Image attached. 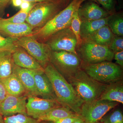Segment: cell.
<instances>
[{"label": "cell", "instance_id": "cell-24", "mask_svg": "<svg viewBox=\"0 0 123 123\" xmlns=\"http://www.w3.org/2000/svg\"><path fill=\"white\" fill-rule=\"evenodd\" d=\"M107 25L114 35L123 36V14L115 12L112 14L110 16Z\"/></svg>", "mask_w": 123, "mask_h": 123}, {"label": "cell", "instance_id": "cell-28", "mask_svg": "<svg viewBox=\"0 0 123 123\" xmlns=\"http://www.w3.org/2000/svg\"><path fill=\"white\" fill-rule=\"evenodd\" d=\"M103 123H123V112L119 109H116L100 120Z\"/></svg>", "mask_w": 123, "mask_h": 123}, {"label": "cell", "instance_id": "cell-27", "mask_svg": "<svg viewBox=\"0 0 123 123\" xmlns=\"http://www.w3.org/2000/svg\"><path fill=\"white\" fill-rule=\"evenodd\" d=\"M78 10L75 11L74 13L70 26V29L76 37L77 47L79 46L82 42V40L80 36V30L81 22L78 15Z\"/></svg>", "mask_w": 123, "mask_h": 123}, {"label": "cell", "instance_id": "cell-32", "mask_svg": "<svg viewBox=\"0 0 123 123\" xmlns=\"http://www.w3.org/2000/svg\"><path fill=\"white\" fill-rule=\"evenodd\" d=\"M114 59L116 63L122 68L123 67V51L114 53Z\"/></svg>", "mask_w": 123, "mask_h": 123}, {"label": "cell", "instance_id": "cell-12", "mask_svg": "<svg viewBox=\"0 0 123 123\" xmlns=\"http://www.w3.org/2000/svg\"><path fill=\"white\" fill-rule=\"evenodd\" d=\"M26 99V97L22 95L18 96L8 95L4 99L0 102V114L4 117L12 116L16 114L27 115Z\"/></svg>", "mask_w": 123, "mask_h": 123}, {"label": "cell", "instance_id": "cell-8", "mask_svg": "<svg viewBox=\"0 0 123 123\" xmlns=\"http://www.w3.org/2000/svg\"><path fill=\"white\" fill-rule=\"evenodd\" d=\"M118 104L116 102L99 99L84 102L81 108L79 116L85 123H97Z\"/></svg>", "mask_w": 123, "mask_h": 123}, {"label": "cell", "instance_id": "cell-15", "mask_svg": "<svg viewBox=\"0 0 123 123\" xmlns=\"http://www.w3.org/2000/svg\"><path fill=\"white\" fill-rule=\"evenodd\" d=\"M36 89L39 96L45 99L56 100L50 81L44 69L33 70Z\"/></svg>", "mask_w": 123, "mask_h": 123}, {"label": "cell", "instance_id": "cell-11", "mask_svg": "<svg viewBox=\"0 0 123 123\" xmlns=\"http://www.w3.org/2000/svg\"><path fill=\"white\" fill-rule=\"evenodd\" d=\"M60 105L55 99L41 98L36 96L29 95L26 104L27 115L38 119L40 117L53 108Z\"/></svg>", "mask_w": 123, "mask_h": 123}, {"label": "cell", "instance_id": "cell-42", "mask_svg": "<svg viewBox=\"0 0 123 123\" xmlns=\"http://www.w3.org/2000/svg\"><path fill=\"white\" fill-rule=\"evenodd\" d=\"M101 123V122H98V123Z\"/></svg>", "mask_w": 123, "mask_h": 123}, {"label": "cell", "instance_id": "cell-13", "mask_svg": "<svg viewBox=\"0 0 123 123\" xmlns=\"http://www.w3.org/2000/svg\"><path fill=\"white\" fill-rule=\"evenodd\" d=\"M86 1L82 4L78 10L81 22L105 18L114 13L106 11L94 1Z\"/></svg>", "mask_w": 123, "mask_h": 123}, {"label": "cell", "instance_id": "cell-2", "mask_svg": "<svg viewBox=\"0 0 123 123\" xmlns=\"http://www.w3.org/2000/svg\"><path fill=\"white\" fill-rule=\"evenodd\" d=\"M86 0H73L63 9L31 35L46 41L60 31L70 27L74 12Z\"/></svg>", "mask_w": 123, "mask_h": 123}, {"label": "cell", "instance_id": "cell-14", "mask_svg": "<svg viewBox=\"0 0 123 123\" xmlns=\"http://www.w3.org/2000/svg\"><path fill=\"white\" fill-rule=\"evenodd\" d=\"M33 29L26 22L15 24L0 20V35L7 37L18 38L31 35Z\"/></svg>", "mask_w": 123, "mask_h": 123}, {"label": "cell", "instance_id": "cell-25", "mask_svg": "<svg viewBox=\"0 0 123 123\" xmlns=\"http://www.w3.org/2000/svg\"><path fill=\"white\" fill-rule=\"evenodd\" d=\"M27 115L18 114L4 118V123H41L37 119L27 116Z\"/></svg>", "mask_w": 123, "mask_h": 123}, {"label": "cell", "instance_id": "cell-43", "mask_svg": "<svg viewBox=\"0 0 123 123\" xmlns=\"http://www.w3.org/2000/svg\"><path fill=\"white\" fill-rule=\"evenodd\" d=\"M1 19V18H0V20Z\"/></svg>", "mask_w": 123, "mask_h": 123}, {"label": "cell", "instance_id": "cell-30", "mask_svg": "<svg viewBox=\"0 0 123 123\" xmlns=\"http://www.w3.org/2000/svg\"><path fill=\"white\" fill-rule=\"evenodd\" d=\"M108 47L114 53L123 51V36L115 35Z\"/></svg>", "mask_w": 123, "mask_h": 123}, {"label": "cell", "instance_id": "cell-26", "mask_svg": "<svg viewBox=\"0 0 123 123\" xmlns=\"http://www.w3.org/2000/svg\"><path fill=\"white\" fill-rule=\"evenodd\" d=\"M18 38H5L0 35V51H8L13 53L18 47L16 44Z\"/></svg>", "mask_w": 123, "mask_h": 123}, {"label": "cell", "instance_id": "cell-5", "mask_svg": "<svg viewBox=\"0 0 123 123\" xmlns=\"http://www.w3.org/2000/svg\"><path fill=\"white\" fill-rule=\"evenodd\" d=\"M61 2L40 3L29 12L25 21L32 28L42 27L65 8Z\"/></svg>", "mask_w": 123, "mask_h": 123}, {"label": "cell", "instance_id": "cell-19", "mask_svg": "<svg viewBox=\"0 0 123 123\" xmlns=\"http://www.w3.org/2000/svg\"><path fill=\"white\" fill-rule=\"evenodd\" d=\"M72 117L80 116L68 107L59 106L49 110L40 117L37 120L40 121H50L53 122L66 117Z\"/></svg>", "mask_w": 123, "mask_h": 123}, {"label": "cell", "instance_id": "cell-41", "mask_svg": "<svg viewBox=\"0 0 123 123\" xmlns=\"http://www.w3.org/2000/svg\"><path fill=\"white\" fill-rule=\"evenodd\" d=\"M0 123H4V118L0 114Z\"/></svg>", "mask_w": 123, "mask_h": 123}, {"label": "cell", "instance_id": "cell-16", "mask_svg": "<svg viewBox=\"0 0 123 123\" xmlns=\"http://www.w3.org/2000/svg\"><path fill=\"white\" fill-rule=\"evenodd\" d=\"M13 73L18 78L29 95L39 96L36 86L33 70L23 68L14 64Z\"/></svg>", "mask_w": 123, "mask_h": 123}, {"label": "cell", "instance_id": "cell-23", "mask_svg": "<svg viewBox=\"0 0 123 123\" xmlns=\"http://www.w3.org/2000/svg\"><path fill=\"white\" fill-rule=\"evenodd\" d=\"M12 53L10 51H0V79L12 73L14 65Z\"/></svg>", "mask_w": 123, "mask_h": 123}, {"label": "cell", "instance_id": "cell-40", "mask_svg": "<svg viewBox=\"0 0 123 123\" xmlns=\"http://www.w3.org/2000/svg\"><path fill=\"white\" fill-rule=\"evenodd\" d=\"M72 123H85L83 120L81 118H78L76 121L73 122Z\"/></svg>", "mask_w": 123, "mask_h": 123}, {"label": "cell", "instance_id": "cell-20", "mask_svg": "<svg viewBox=\"0 0 123 123\" xmlns=\"http://www.w3.org/2000/svg\"><path fill=\"white\" fill-rule=\"evenodd\" d=\"M114 36L107 25L101 27L85 39L82 40L108 47Z\"/></svg>", "mask_w": 123, "mask_h": 123}, {"label": "cell", "instance_id": "cell-1", "mask_svg": "<svg viewBox=\"0 0 123 123\" xmlns=\"http://www.w3.org/2000/svg\"><path fill=\"white\" fill-rule=\"evenodd\" d=\"M44 68L51 84L56 101L62 106L69 108L79 116L84 102L77 94L72 86L51 63H49Z\"/></svg>", "mask_w": 123, "mask_h": 123}, {"label": "cell", "instance_id": "cell-22", "mask_svg": "<svg viewBox=\"0 0 123 123\" xmlns=\"http://www.w3.org/2000/svg\"><path fill=\"white\" fill-rule=\"evenodd\" d=\"M111 15L98 20L82 22L80 30V36L81 40L85 39L101 27L107 25Z\"/></svg>", "mask_w": 123, "mask_h": 123}, {"label": "cell", "instance_id": "cell-21", "mask_svg": "<svg viewBox=\"0 0 123 123\" xmlns=\"http://www.w3.org/2000/svg\"><path fill=\"white\" fill-rule=\"evenodd\" d=\"M0 80L9 95L18 96L26 92L20 80L13 73L8 76L0 79Z\"/></svg>", "mask_w": 123, "mask_h": 123}, {"label": "cell", "instance_id": "cell-38", "mask_svg": "<svg viewBox=\"0 0 123 123\" xmlns=\"http://www.w3.org/2000/svg\"><path fill=\"white\" fill-rule=\"evenodd\" d=\"M23 1V0H12L13 5L16 7L20 6Z\"/></svg>", "mask_w": 123, "mask_h": 123}, {"label": "cell", "instance_id": "cell-6", "mask_svg": "<svg viewBox=\"0 0 123 123\" xmlns=\"http://www.w3.org/2000/svg\"><path fill=\"white\" fill-rule=\"evenodd\" d=\"M77 54L85 63L95 64L111 62L114 53L107 46L82 40L76 48Z\"/></svg>", "mask_w": 123, "mask_h": 123}, {"label": "cell", "instance_id": "cell-34", "mask_svg": "<svg viewBox=\"0 0 123 123\" xmlns=\"http://www.w3.org/2000/svg\"><path fill=\"white\" fill-rule=\"evenodd\" d=\"M8 95L4 86L0 80V102L4 99Z\"/></svg>", "mask_w": 123, "mask_h": 123}, {"label": "cell", "instance_id": "cell-35", "mask_svg": "<svg viewBox=\"0 0 123 123\" xmlns=\"http://www.w3.org/2000/svg\"><path fill=\"white\" fill-rule=\"evenodd\" d=\"M34 6L31 4V2L23 1L20 5V7L21 8V10L24 11H27V10H31Z\"/></svg>", "mask_w": 123, "mask_h": 123}, {"label": "cell", "instance_id": "cell-9", "mask_svg": "<svg viewBox=\"0 0 123 123\" xmlns=\"http://www.w3.org/2000/svg\"><path fill=\"white\" fill-rule=\"evenodd\" d=\"M18 47L24 49L29 55L35 59L42 67L50 62L51 50L46 44L38 42L33 35L18 38L16 42Z\"/></svg>", "mask_w": 123, "mask_h": 123}, {"label": "cell", "instance_id": "cell-37", "mask_svg": "<svg viewBox=\"0 0 123 123\" xmlns=\"http://www.w3.org/2000/svg\"><path fill=\"white\" fill-rule=\"evenodd\" d=\"M11 0H0V12L4 11L5 9Z\"/></svg>", "mask_w": 123, "mask_h": 123}, {"label": "cell", "instance_id": "cell-3", "mask_svg": "<svg viewBox=\"0 0 123 123\" xmlns=\"http://www.w3.org/2000/svg\"><path fill=\"white\" fill-rule=\"evenodd\" d=\"M68 79L84 102L99 99L107 85L93 79L81 68Z\"/></svg>", "mask_w": 123, "mask_h": 123}, {"label": "cell", "instance_id": "cell-39", "mask_svg": "<svg viewBox=\"0 0 123 123\" xmlns=\"http://www.w3.org/2000/svg\"><path fill=\"white\" fill-rule=\"evenodd\" d=\"M65 6L67 7L73 0H60Z\"/></svg>", "mask_w": 123, "mask_h": 123}, {"label": "cell", "instance_id": "cell-29", "mask_svg": "<svg viewBox=\"0 0 123 123\" xmlns=\"http://www.w3.org/2000/svg\"><path fill=\"white\" fill-rule=\"evenodd\" d=\"M30 10L24 11L20 10L19 12L11 17L8 18H2L3 20L7 22L15 23L21 24L25 22L29 12Z\"/></svg>", "mask_w": 123, "mask_h": 123}, {"label": "cell", "instance_id": "cell-18", "mask_svg": "<svg viewBox=\"0 0 123 123\" xmlns=\"http://www.w3.org/2000/svg\"><path fill=\"white\" fill-rule=\"evenodd\" d=\"M99 99L123 104V84L122 80L107 85Z\"/></svg>", "mask_w": 123, "mask_h": 123}, {"label": "cell", "instance_id": "cell-33", "mask_svg": "<svg viewBox=\"0 0 123 123\" xmlns=\"http://www.w3.org/2000/svg\"><path fill=\"white\" fill-rule=\"evenodd\" d=\"M80 117H66L57 121H54L53 123H72Z\"/></svg>", "mask_w": 123, "mask_h": 123}, {"label": "cell", "instance_id": "cell-17", "mask_svg": "<svg viewBox=\"0 0 123 123\" xmlns=\"http://www.w3.org/2000/svg\"><path fill=\"white\" fill-rule=\"evenodd\" d=\"M12 58L14 64L23 68L31 70L44 69L35 58L20 48L13 53Z\"/></svg>", "mask_w": 123, "mask_h": 123}, {"label": "cell", "instance_id": "cell-31", "mask_svg": "<svg viewBox=\"0 0 123 123\" xmlns=\"http://www.w3.org/2000/svg\"><path fill=\"white\" fill-rule=\"evenodd\" d=\"M99 4L102 5L104 9L110 12H115V0H96Z\"/></svg>", "mask_w": 123, "mask_h": 123}, {"label": "cell", "instance_id": "cell-36", "mask_svg": "<svg viewBox=\"0 0 123 123\" xmlns=\"http://www.w3.org/2000/svg\"><path fill=\"white\" fill-rule=\"evenodd\" d=\"M23 1L31 2H39L40 3L46 2H61L60 0H23Z\"/></svg>", "mask_w": 123, "mask_h": 123}, {"label": "cell", "instance_id": "cell-7", "mask_svg": "<svg viewBox=\"0 0 123 123\" xmlns=\"http://www.w3.org/2000/svg\"><path fill=\"white\" fill-rule=\"evenodd\" d=\"M50 59L57 70L68 78L81 68L82 61L78 55L72 52L51 51Z\"/></svg>", "mask_w": 123, "mask_h": 123}, {"label": "cell", "instance_id": "cell-10", "mask_svg": "<svg viewBox=\"0 0 123 123\" xmlns=\"http://www.w3.org/2000/svg\"><path fill=\"white\" fill-rule=\"evenodd\" d=\"M51 51H64L77 54V39L70 27L58 31L46 41Z\"/></svg>", "mask_w": 123, "mask_h": 123}, {"label": "cell", "instance_id": "cell-4", "mask_svg": "<svg viewBox=\"0 0 123 123\" xmlns=\"http://www.w3.org/2000/svg\"><path fill=\"white\" fill-rule=\"evenodd\" d=\"M81 68L93 79L103 84H109L123 79V68L111 62L95 64L82 62Z\"/></svg>", "mask_w": 123, "mask_h": 123}]
</instances>
